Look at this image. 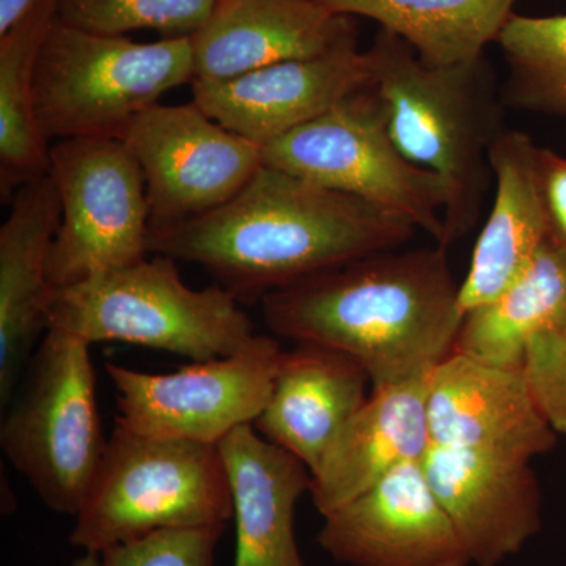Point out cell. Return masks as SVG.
Masks as SVG:
<instances>
[{
    "mask_svg": "<svg viewBox=\"0 0 566 566\" xmlns=\"http://www.w3.org/2000/svg\"><path fill=\"white\" fill-rule=\"evenodd\" d=\"M370 85V61L354 40L316 57L275 63L232 80L193 81L192 102L223 128L262 147Z\"/></svg>",
    "mask_w": 566,
    "mask_h": 566,
    "instance_id": "obj_14",
    "label": "cell"
},
{
    "mask_svg": "<svg viewBox=\"0 0 566 566\" xmlns=\"http://www.w3.org/2000/svg\"><path fill=\"white\" fill-rule=\"evenodd\" d=\"M422 464L472 564L501 565L542 528V493L531 460L433 444Z\"/></svg>",
    "mask_w": 566,
    "mask_h": 566,
    "instance_id": "obj_15",
    "label": "cell"
},
{
    "mask_svg": "<svg viewBox=\"0 0 566 566\" xmlns=\"http://www.w3.org/2000/svg\"><path fill=\"white\" fill-rule=\"evenodd\" d=\"M39 0H0V35L20 22Z\"/></svg>",
    "mask_w": 566,
    "mask_h": 566,
    "instance_id": "obj_30",
    "label": "cell"
},
{
    "mask_svg": "<svg viewBox=\"0 0 566 566\" xmlns=\"http://www.w3.org/2000/svg\"><path fill=\"white\" fill-rule=\"evenodd\" d=\"M61 226L48 264L61 290L147 259L151 212L145 178L118 137H74L50 148Z\"/></svg>",
    "mask_w": 566,
    "mask_h": 566,
    "instance_id": "obj_9",
    "label": "cell"
},
{
    "mask_svg": "<svg viewBox=\"0 0 566 566\" xmlns=\"http://www.w3.org/2000/svg\"><path fill=\"white\" fill-rule=\"evenodd\" d=\"M370 375L329 346L297 344L282 352L273 390L253 428L315 472L367 401Z\"/></svg>",
    "mask_w": 566,
    "mask_h": 566,
    "instance_id": "obj_18",
    "label": "cell"
},
{
    "mask_svg": "<svg viewBox=\"0 0 566 566\" xmlns=\"http://www.w3.org/2000/svg\"><path fill=\"white\" fill-rule=\"evenodd\" d=\"M345 17L378 22L431 66L474 62L497 40L516 0H322Z\"/></svg>",
    "mask_w": 566,
    "mask_h": 566,
    "instance_id": "obj_22",
    "label": "cell"
},
{
    "mask_svg": "<svg viewBox=\"0 0 566 566\" xmlns=\"http://www.w3.org/2000/svg\"><path fill=\"white\" fill-rule=\"evenodd\" d=\"M193 80L192 36L137 43L55 21L36 66V117L48 140L120 139L137 115Z\"/></svg>",
    "mask_w": 566,
    "mask_h": 566,
    "instance_id": "obj_6",
    "label": "cell"
},
{
    "mask_svg": "<svg viewBox=\"0 0 566 566\" xmlns=\"http://www.w3.org/2000/svg\"><path fill=\"white\" fill-rule=\"evenodd\" d=\"M230 520L232 488L218 446L153 438L115 422L70 543L102 554L155 532Z\"/></svg>",
    "mask_w": 566,
    "mask_h": 566,
    "instance_id": "obj_5",
    "label": "cell"
},
{
    "mask_svg": "<svg viewBox=\"0 0 566 566\" xmlns=\"http://www.w3.org/2000/svg\"><path fill=\"white\" fill-rule=\"evenodd\" d=\"M281 356L279 342L259 334L243 352L174 374H144L112 363L104 368L117 392V423L153 438L219 446L263 411Z\"/></svg>",
    "mask_w": 566,
    "mask_h": 566,
    "instance_id": "obj_10",
    "label": "cell"
},
{
    "mask_svg": "<svg viewBox=\"0 0 566 566\" xmlns=\"http://www.w3.org/2000/svg\"><path fill=\"white\" fill-rule=\"evenodd\" d=\"M218 0H57V21L82 31L125 35L151 29L164 39L192 36Z\"/></svg>",
    "mask_w": 566,
    "mask_h": 566,
    "instance_id": "obj_26",
    "label": "cell"
},
{
    "mask_svg": "<svg viewBox=\"0 0 566 566\" xmlns=\"http://www.w3.org/2000/svg\"><path fill=\"white\" fill-rule=\"evenodd\" d=\"M521 368L539 411L566 434V314L535 324L521 344Z\"/></svg>",
    "mask_w": 566,
    "mask_h": 566,
    "instance_id": "obj_27",
    "label": "cell"
},
{
    "mask_svg": "<svg viewBox=\"0 0 566 566\" xmlns=\"http://www.w3.org/2000/svg\"><path fill=\"white\" fill-rule=\"evenodd\" d=\"M416 232L400 216L263 164L222 207L150 227L148 253L199 264L240 301L403 248Z\"/></svg>",
    "mask_w": 566,
    "mask_h": 566,
    "instance_id": "obj_1",
    "label": "cell"
},
{
    "mask_svg": "<svg viewBox=\"0 0 566 566\" xmlns=\"http://www.w3.org/2000/svg\"><path fill=\"white\" fill-rule=\"evenodd\" d=\"M62 210L51 175L24 182L0 227V401L10 405L33 346L46 331L48 264Z\"/></svg>",
    "mask_w": 566,
    "mask_h": 566,
    "instance_id": "obj_17",
    "label": "cell"
},
{
    "mask_svg": "<svg viewBox=\"0 0 566 566\" xmlns=\"http://www.w3.org/2000/svg\"><path fill=\"white\" fill-rule=\"evenodd\" d=\"M371 88L401 153L449 189L446 245L479 222L493 180L488 153L502 128V103L485 55L474 62L431 66L394 33H376L367 51Z\"/></svg>",
    "mask_w": 566,
    "mask_h": 566,
    "instance_id": "obj_3",
    "label": "cell"
},
{
    "mask_svg": "<svg viewBox=\"0 0 566 566\" xmlns=\"http://www.w3.org/2000/svg\"><path fill=\"white\" fill-rule=\"evenodd\" d=\"M447 245L371 253L263 297L270 329L354 357L371 387L423 378L453 353L464 314Z\"/></svg>",
    "mask_w": 566,
    "mask_h": 566,
    "instance_id": "obj_2",
    "label": "cell"
},
{
    "mask_svg": "<svg viewBox=\"0 0 566 566\" xmlns=\"http://www.w3.org/2000/svg\"><path fill=\"white\" fill-rule=\"evenodd\" d=\"M566 314V245L547 238L526 273L494 301L464 315L455 349L521 367V344L535 324Z\"/></svg>",
    "mask_w": 566,
    "mask_h": 566,
    "instance_id": "obj_24",
    "label": "cell"
},
{
    "mask_svg": "<svg viewBox=\"0 0 566 566\" xmlns=\"http://www.w3.org/2000/svg\"><path fill=\"white\" fill-rule=\"evenodd\" d=\"M318 545L348 566H471L452 517L424 474L422 461L324 516Z\"/></svg>",
    "mask_w": 566,
    "mask_h": 566,
    "instance_id": "obj_12",
    "label": "cell"
},
{
    "mask_svg": "<svg viewBox=\"0 0 566 566\" xmlns=\"http://www.w3.org/2000/svg\"><path fill=\"white\" fill-rule=\"evenodd\" d=\"M262 158L264 166L400 216L446 245L449 189L438 175L409 161L395 144L371 85L262 145Z\"/></svg>",
    "mask_w": 566,
    "mask_h": 566,
    "instance_id": "obj_8",
    "label": "cell"
},
{
    "mask_svg": "<svg viewBox=\"0 0 566 566\" xmlns=\"http://www.w3.org/2000/svg\"><path fill=\"white\" fill-rule=\"evenodd\" d=\"M91 344L48 329L0 427L11 464L51 510L76 516L106 452Z\"/></svg>",
    "mask_w": 566,
    "mask_h": 566,
    "instance_id": "obj_7",
    "label": "cell"
},
{
    "mask_svg": "<svg viewBox=\"0 0 566 566\" xmlns=\"http://www.w3.org/2000/svg\"><path fill=\"white\" fill-rule=\"evenodd\" d=\"M73 566H102V560H99V554L84 553V556L74 562Z\"/></svg>",
    "mask_w": 566,
    "mask_h": 566,
    "instance_id": "obj_31",
    "label": "cell"
},
{
    "mask_svg": "<svg viewBox=\"0 0 566 566\" xmlns=\"http://www.w3.org/2000/svg\"><path fill=\"white\" fill-rule=\"evenodd\" d=\"M427 412L434 446L532 461L557 442L523 368L460 352L428 375Z\"/></svg>",
    "mask_w": 566,
    "mask_h": 566,
    "instance_id": "obj_13",
    "label": "cell"
},
{
    "mask_svg": "<svg viewBox=\"0 0 566 566\" xmlns=\"http://www.w3.org/2000/svg\"><path fill=\"white\" fill-rule=\"evenodd\" d=\"M539 178L551 237L566 245V156L539 148Z\"/></svg>",
    "mask_w": 566,
    "mask_h": 566,
    "instance_id": "obj_29",
    "label": "cell"
},
{
    "mask_svg": "<svg viewBox=\"0 0 566 566\" xmlns=\"http://www.w3.org/2000/svg\"><path fill=\"white\" fill-rule=\"evenodd\" d=\"M226 526L170 528L99 554L102 566H212Z\"/></svg>",
    "mask_w": 566,
    "mask_h": 566,
    "instance_id": "obj_28",
    "label": "cell"
},
{
    "mask_svg": "<svg viewBox=\"0 0 566 566\" xmlns=\"http://www.w3.org/2000/svg\"><path fill=\"white\" fill-rule=\"evenodd\" d=\"M495 181L493 207L460 283L463 314L501 296L534 262L549 238L539 178V147L527 133L499 134L488 153Z\"/></svg>",
    "mask_w": 566,
    "mask_h": 566,
    "instance_id": "obj_19",
    "label": "cell"
},
{
    "mask_svg": "<svg viewBox=\"0 0 566 566\" xmlns=\"http://www.w3.org/2000/svg\"><path fill=\"white\" fill-rule=\"evenodd\" d=\"M57 21V0H39L0 35V188L3 199L50 174V145L35 109L41 48Z\"/></svg>",
    "mask_w": 566,
    "mask_h": 566,
    "instance_id": "obj_23",
    "label": "cell"
},
{
    "mask_svg": "<svg viewBox=\"0 0 566 566\" xmlns=\"http://www.w3.org/2000/svg\"><path fill=\"white\" fill-rule=\"evenodd\" d=\"M495 43L510 70L504 103L534 114L566 115V14L513 13Z\"/></svg>",
    "mask_w": 566,
    "mask_h": 566,
    "instance_id": "obj_25",
    "label": "cell"
},
{
    "mask_svg": "<svg viewBox=\"0 0 566 566\" xmlns=\"http://www.w3.org/2000/svg\"><path fill=\"white\" fill-rule=\"evenodd\" d=\"M233 495L237 553L233 566H305L294 535L297 501L311 471L252 423L219 442Z\"/></svg>",
    "mask_w": 566,
    "mask_h": 566,
    "instance_id": "obj_21",
    "label": "cell"
},
{
    "mask_svg": "<svg viewBox=\"0 0 566 566\" xmlns=\"http://www.w3.org/2000/svg\"><path fill=\"white\" fill-rule=\"evenodd\" d=\"M357 40L352 17L322 0H218L192 35L193 81H226L312 59Z\"/></svg>",
    "mask_w": 566,
    "mask_h": 566,
    "instance_id": "obj_16",
    "label": "cell"
},
{
    "mask_svg": "<svg viewBox=\"0 0 566 566\" xmlns=\"http://www.w3.org/2000/svg\"><path fill=\"white\" fill-rule=\"evenodd\" d=\"M428 375L371 387L363 408L311 474L308 493L323 517L367 493L400 465L427 457L433 446L427 412Z\"/></svg>",
    "mask_w": 566,
    "mask_h": 566,
    "instance_id": "obj_20",
    "label": "cell"
},
{
    "mask_svg": "<svg viewBox=\"0 0 566 566\" xmlns=\"http://www.w3.org/2000/svg\"><path fill=\"white\" fill-rule=\"evenodd\" d=\"M44 322L91 345L125 342L193 363L243 352L259 335L233 293L191 289L164 255L52 290Z\"/></svg>",
    "mask_w": 566,
    "mask_h": 566,
    "instance_id": "obj_4",
    "label": "cell"
},
{
    "mask_svg": "<svg viewBox=\"0 0 566 566\" xmlns=\"http://www.w3.org/2000/svg\"><path fill=\"white\" fill-rule=\"evenodd\" d=\"M120 139L144 174L150 227L222 207L263 166L260 145L223 128L193 102L155 104L134 118Z\"/></svg>",
    "mask_w": 566,
    "mask_h": 566,
    "instance_id": "obj_11",
    "label": "cell"
}]
</instances>
